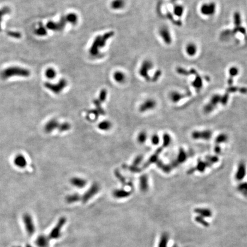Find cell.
Returning a JSON list of instances; mask_svg holds the SVG:
<instances>
[{
    "instance_id": "obj_42",
    "label": "cell",
    "mask_w": 247,
    "mask_h": 247,
    "mask_svg": "<svg viewBox=\"0 0 247 247\" xmlns=\"http://www.w3.org/2000/svg\"><path fill=\"white\" fill-rule=\"evenodd\" d=\"M116 177H118V180H119L123 184H124V183H125V180L124 179V178H123V176L120 173V172H116Z\"/></svg>"
},
{
    "instance_id": "obj_6",
    "label": "cell",
    "mask_w": 247,
    "mask_h": 247,
    "mask_svg": "<svg viewBox=\"0 0 247 247\" xmlns=\"http://www.w3.org/2000/svg\"><path fill=\"white\" fill-rule=\"evenodd\" d=\"M159 34L164 43L167 45H170L172 43V37L169 29L165 26L160 27L159 31Z\"/></svg>"
},
{
    "instance_id": "obj_3",
    "label": "cell",
    "mask_w": 247,
    "mask_h": 247,
    "mask_svg": "<svg viewBox=\"0 0 247 247\" xmlns=\"http://www.w3.org/2000/svg\"><path fill=\"white\" fill-rule=\"evenodd\" d=\"M67 81L65 79L60 80L56 84H52L50 82H46L44 84V86L46 89H48V90L55 94L60 93L62 91V90L67 87Z\"/></svg>"
},
{
    "instance_id": "obj_23",
    "label": "cell",
    "mask_w": 247,
    "mask_h": 247,
    "mask_svg": "<svg viewBox=\"0 0 247 247\" xmlns=\"http://www.w3.org/2000/svg\"><path fill=\"white\" fill-rule=\"evenodd\" d=\"M36 243L39 247H47L48 246V240L44 236H40L37 238Z\"/></svg>"
},
{
    "instance_id": "obj_9",
    "label": "cell",
    "mask_w": 247,
    "mask_h": 247,
    "mask_svg": "<svg viewBox=\"0 0 247 247\" xmlns=\"http://www.w3.org/2000/svg\"><path fill=\"white\" fill-rule=\"evenodd\" d=\"M198 45L195 43H189L185 45V52L189 57H194L198 53Z\"/></svg>"
},
{
    "instance_id": "obj_37",
    "label": "cell",
    "mask_w": 247,
    "mask_h": 247,
    "mask_svg": "<svg viewBox=\"0 0 247 247\" xmlns=\"http://www.w3.org/2000/svg\"><path fill=\"white\" fill-rule=\"evenodd\" d=\"M67 21L66 19L65 16L62 17L60 19V20L59 21V22H57L58 25V28H59V31H62L64 29L65 25L67 24Z\"/></svg>"
},
{
    "instance_id": "obj_16",
    "label": "cell",
    "mask_w": 247,
    "mask_h": 247,
    "mask_svg": "<svg viewBox=\"0 0 247 247\" xmlns=\"http://www.w3.org/2000/svg\"><path fill=\"white\" fill-rule=\"evenodd\" d=\"M246 174V167L244 162H241L237 168L236 173V179L237 180H241L245 177Z\"/></svg>"
},
{
    "instance_id": "obj_32",
    "label": "cell",
    "mask_w": 247,
    "mask_h": 247,
    "mask_svg": "<svg viewBox=\"0 0 247 247\" xmlns=\"http://www.w3.org/2000/svg\"><path fill=\"white\" fill-rule=\"evenodd\" d=\"M70 128H71L70 123H69L68 122H64V123H60L58 130L60 131V132H67V131L69 130L70 129Z\"/></svg>"
},
{
    "instance_id": "obj_1",
    "label": "cell",
    "mask_w": 247,
    "mask_h": 247,
    "mask_svg": "<svg viewBox=\"0 0 247 247\" xmlns=\"http://www.w3.org/2000/svg\"><path fill=\"white\" fill-rule=\"evenodd\" d=\"M31 75L29 70L20 67L13 66L4 69L1 71L0 76L2 79L7 80L12 77H28Z\"/></svg>"
},
{
    "instance_id": "obj_15",
    "label": "cell",
    "mask_w": 247,
    "mask_h": 247,
    "mask_svg": "<svg viewBox=\"0 0 247 247\" xmlns=\"http://www.w3.org/2000/svg\"><path fill=\"white\" fill-rule=\"evenodd\" d=\"M212 135V133L209 130L203 131V132H195L192 134V137L195 139L202 138L205 140H208L210 138Z\"/></svg>"
},
{
    "instance_id": "obj_20",
    "label": "cell",
    "mask_w": 247,
    "mask_h": 247,
    "mask_svg": "<svg viewBox=\"0 0 247 247\" xmlns=\"http://www.w3.org/2000/svg\"><path fill=\"white\" fill-rule=\"evenodd\" d=\"M112 123L108 120H104L98 124V128L100 130L103 131H108L111 129Z\"/></svg>"
},
{
    "instance_id": "obj_33",
    "label": "cell",
    "mask_w": 247,
    "mask_h": 247,
    "mask_svg": "<svg viewBox=\"0 0 247 247\" xmlns=\"http://www.w3.org/2000/svg\"><path fill=\"white\" fill-rule=\"evenodd\" d=\"M56 70L53 68H48L45 71L46 77L50 80L55 79L56 77Z\"/></svg>"
},
{
    "instance_id": "obj_27",
    "label": "cell",
    "mask_w": 247,
    "mask_h": 247,
    "mask_svg": "<svg viewBox=\"0 0 247 247\" xmlns=\"http://www.w3.org/2000/svg\"><path fill=\"white\" fill-rule=\"evenodd\" d=\"M113 78L118 83H122L125 80V76L122 72L116 71L113 74Z\"/></svg>"
},
{
    "instance_id": "obj_38",
    "label": "cell",
    "mask_w": 247,
    "mask_h": 247,
    "mask_svg": "<svg viewBox=\"0 0 247 247\" xmlns=\"http://www.w3.org/2000/svg\"><path fill=\"white\" fill-rule=\"evenodd\" d=\"M142 161V156H141V155L137 156L136 157V158L135 159L134 161H133L132 165H134V166H136V167H138V165H139V164L141 162V161Z\"/></svg>"
},
{
    "instance_id": "obj_29",
    "label": "cell",
    "mask_w": 247,
    "mask_h": 247,
    "mask_svg": "<svg viewBox=\"0 0 247 247\" xmlns=\"http://www.w3.org/2000/svg\"><path fill=\"white\" fill-rule=\"evenodd\" d=\"M34 33L38 36H44L47 34V31L46 28L42 24H40L38 28L34 31Z\"/></svg>"
},
{
    "instance_id": "obj_24",
    "label": "cell",
    "mask_w": 247,
    "mask_h": 247,
    "mask_svg": "<svg viewBox=\"0 0 247 247\" xmlns=\"http://www.w3.org/2000/svg\"><path fill=\"white\" fill-rule=\"evenodd\" d=\"M125 5L124 0H113L111 3V7L115 10L122 9Z\"/></svg>"
},
{
    "instance_id": "obj_35",
    "label": "cell",
    "mask_w": 247,
    "mask_h": 247,
    "mask_svg": "<svg viewBox=\"0 0 247 247\" xmlns=\"http://www.w3.org/2000/svg\"><path fill=\"white\" fill-rule=\"evenodd\" d=\"M107 97V91L105 89H103L101 90L99 94V101L102 103H104Z\"/></svg>"
},
{
    "instance_id": "obj_43",
    "label": "cell",
    "mask_w": 247,
    "mask_h": 247,
    "mask_svg": "<svg viewBox=\"0 0 247 247\" xmlns=\"http://www.w3.org/2000/svg\"><path fill=\"white\" fill-rule=\"evenodd\" d=\"M163 139H164V145H168V144H169V142H170V138L169 137V136H168L167 135H164Z\"/></svg>"
},
{
    "instance_id": "obj_7",
    "label": "cell",
    "mask_w": 247,
    "mask_h": 247,
    "mask_svg": "<svg viewBox=\"0 0 247 247\" xmlns=\"http://www.w3.org/2000/svg\"><path fill=\"white\" fill-rule=\"evenodd\" d=\"M23 220L27 233L30 236L33 235L35 231V227L31 215L28 213L25 214L23 216Z\"/></svg>"
},
{
    "instance_id": "obj_19",
    "label": "cell",
    "mask_w": 247,
    "mask_h": 247,
    "mask_svg": "<svg viewBox=\"0 0 247 247\" xmlns=\"http://www.w3.org/2000/svg\"><path fill=\"white\" fill-rule=\"evenodd\" d=\"M114 34L115 33L113 31H109V32L106 33L103 36H101L100 41V48H102L104 47L108 40H109L110 38L113 37Z\"/></svg>"
},
{
    "instance_id": "obj_13",
    "label": "cell",
    "mask_w": 247,
    "mask_h": 247,
    "mask_svg": "<svg viewBox=\"0 0 247 247\" xmlns=\"http://www.w3.org/2000/svg\"><path fill=\"white\" fill-rule=\"evenodd\" d=\"M101 36H97L96 37L93 42L92 45L89 49L90 54L93 56H96L98 55L100 48V41Z\"/></svg>"
},
{
    "instance_id": "obj_5",
    "label": "cell",
    "mask_w": 247,
    "mask_h": 247,
    "mask_svg": "<svg viewBox=\"0 0 247 247\" xmlns=\"http://www.w3.org/2000/svg\"><path fill=\"white\" fill-rule=\"evenodd\" d=\"M153 67L152 62L150 60H145L142 62L139 70L140 75L147 81H149L150 78L148 75V72Z\"/></svg>"
},
{
    "instance_id": "obj_12",
    "label": "cell",
    "mask_w": 247,
    "mask_h": 247,
    "mask_svg": "<svg viewBox=\"0 0 247 247\" xmlns=\"http://www.w3.org/2000/svg\"><path fill=\"white\" fill-rule=\"evenodd\" d=\"M72 185L77 188H83L87 184V180L79 177H74L70 180Z\"/></svg>"
},
{
    "instance_id": "obj_39",
    "label": "cell",
    "mask_w": 247,
    "mask_h": 247,
    "mask_svg": "<svg viewBox=\"0 0 247 247\" xmlns=\"http://www.w3.org/2000/svg\"><path fill=\"white\" fill-rule=\"evenodd\" d=\"M151 141L153 145H158L160 142V137L156 134H154L151 137Z\"/></svg>"
},
{
    "instance_id": "obj_11",
    "label": "cell",
    "mask_w": 247,
    "mask_h": 247,
    "mask_svg": "<svg viewBox=\"0 0 247 247\" xmlns=\"http://www.w3.org/2000/svg\"><path fill=\"white\" fill-rule=\"evenodd\" d=\"M65 222H66L65 218L62 217L61 219H60V220H59V222L57 224V225L56 226V228H55L52 231V232L50 235V237L52 239H57V237H58L60 236L61 228L62 225L65 224Z\"/></svg>"
},
{
    "instance_id": "obj_18",
    "label": "cell",
    "mask_w": 247,
    "mask_h": 247,
    "mask_svg": "<svg viewBox=\"0 0 247 247\" xmlns=\"http://www.w3.org/2000/svg\"><path fill=\"white\" fill-rule=\"evenodd\" d=\"M14 163L17 167L22 168L26 166L27 161L24 156L22 154H19L14 158Z\"/></svg>"
},
{
    "instance_id": "obj_26",
    "label": "cell",
    "mask_w": 247,
    "mask_h": 247,
    "mask_svg": "<svg viewBox=\"0 0 247 247\" xmlns=\"http://www.w3.org/2000/svg\"><path fill=\"white\" fill-rule=\"evenodd\" d=\"M184 95L177 92H173L170 94V99L173 103H177L181 99L184 98Z\"/></svg>"
},
{
    "instance_id": "obj_21",
    "label": "cell",
    "mask_w": 247,
    "mask_h": 247,
    "mask_svg": "<svg viewBox=\"0 0 247 247\" xmlns=\"http://www.w3.org/2000/svg\"><path fill=\"white\" fill-rule=\"evenodd\" d=\"M185 8L181 5H176L173 7V12L174 14L178 17H181L184 13Z\"/></svg>"
},
{
    "instance_id": "obj_14",
    "label": "cell",
    "mask_w": 247,
    "mask_h": 247,
    "mask_svg": "<svg viewBox=\"0 0 247 247\" xmlns=\"http://www.w3.org/2000/svg\"><path fill=\"white\" fill-rule=\"evenodd\" d=\"M112 195L114 198H128L131 195V192L126 191L123 189H116L113 191Z\"/></svg>"
},
{
    "instance_id": "obj_36",
    "label": "cell",
    "mask_w": 247,
    "mask_h": 247,
    "mask_svg": "<svg viewBox=\"0 0 247 247\" xmlns=\"http://www.w3.org/2000/svg\"><path fill=\"white\" fill-rule=\"evenodd\" d=\"M239 73V68L236 67H232L229 68V73L230 75V77H234L235 76H237Z\"/></svg>"
},
{
    "instance_id": "obj_34",
    "label": "cell",
    "mask_w": 247,
    "mask_h": 247,
    "mask_svg": "<svg viewBox=\"0 0 247 247\" xmlns=\"http://www.w3.org/2000/svg\"><path fill=\"white\" fill-rule=\"evenodd\" d=\"M46 28L53 31H59V28L57 22L50 21L46 24Z\"/></svg>"
},
{
    "instance_id": "obj_10",
    "label": "cell",
    "mask_w": 247,
    "mask_h": 247,
    "mask_svg": "<svg viewBox=\"0 0 247 247\" xmlns=\"http://www.w3.org/2000/svg\"><path fill=\"white\" fill-rule=\"evenodd\" d=\"M60 123L56 119H52L45 124L44 130L47 133H51L54 130L58 129Z\"/></svg>"
},
{
    "instance_id": "obj_31",
    "label": "cell",
    "mask_w": 247,
    "mask_h": 247,
    "mask_svg": "<svg viewBox=\"0 0 247 247\" xmlns=\"http://www.w3.org/2000/svg\"><path fill=\"white\" fill-rule=\"evenodd\" d=\"M93 104L96 106V109L98 111L100 115H105V112L101 107V103L98 99H95L93 100Z\"/></svg>"
},
{
    "instance_id": "obj_4",
    "label": "cell",
    "mask_w": 247,
    "mask_h": 247,
    "mask_svg": "<svg viewBox=\"0 0 247 247\" xmlns=\"http://www.w3.org/2000/svg\"><path fill=\"white\" fill-rule=\"evenodd\" d=\"M99 191H100V185L99 184L97 183H93L92 185L91 186V187L89 188V189L81 197L82 202L84 203H87L95 195H96L99 192Z\"/></svg>"
},
{
    "instance_id": "obj_2",
    "label": "cell",
    "mask_w": 247,
    "mask_h": 247,
    "mask_svg": "<svg viewBox=\"0 0 247 247\" xmlns=\"http://www.w3.org/2000/svg\"><path fill=\"white\" fill-rule=\"evenodd\" d=\"M199 11L203 16L212 17L216 14L217 5L213 1L204 2L200 6Z\"/></svg>"
},
{
    "instance_id": "obj_28",
    "label": "cell",
    "mask_w": 247,
    "mask_h": 247,
    "mask_svg": "<svg viewBox=\"0 0 247 247\" xmlns=\"http://www.w3.org/2000/svg\"><path fill=\"white\" fill-rule=\"evenodd\" d=\"M11 12L10 9L8 6H4L0 9V31H1V22L2 18L7 14H9Z\"/></svg>"
},
{
    "instance_id": "obj_41",
    "label": "cell",
    "mask_w": 247,
    "mask_h": 247,
    "mask_svg": "<svg viewBox=\"0 0 247 247\" xmlns=\"http://www.w3.org/2000/svg\"><path fill=\"white\" fill-rule=\"evenodd\" d=\"M9 36L11 37H14V38H19L21 37V34L18 32H15V31H9L7 33Z\"/></svg>"
},
{
    "instance_id": "obj_40",
    "label": "cell",
    "mask_w": 247,
    "mask_h": 247,
    "mask_svg": "<svg viewBox=\"0 0 247 247\" xmlns=\"http://www.w3.org/2000/svg\"><path fill=\"white\" fill-rule=\"evenodd\" d=\"M128 169H129V171H130L132 172H133V173L140 172L141 171V169H140L138 167L134 166V165H130L129 167H128Z\"/></svg>"
},
{
    "instance_id": "obj_8",
    "label": "cell",
    "mask_w": 247,
    "mask_h": 247,
    "mask_svg": "<svg viewBox=\"0 0 247 247\" xmlns=\"http://www.w3.org/2000/svg\"><path fill=\"white\" fill-rule=\"evenodd\" d=\"M156 101L153 99H149L145 100L139 107V111L140 112H145L150 111L156 106Z\"/></svg>"
},
{
    "instance_id": "obj_30",
    "label": "cell",
    "mask_w": 247,
    "mask_h": 247,
    "mask_svg": "<svg viewBox=\"0 0 247 247\" xmlns=\"http://www.w3.org/2000/svg\"><path fill=\"white\" fill-rule=\"evenodd\" d=\"M147 138H148L147 133L145 131H141L138 135L137 140V141L138 142V143L142 144H144V143L145 142V141L147 140Z\"/></svg>"
},
{
    "instance_id": "obj_25",
    "label": "cell",
    "mask_w": 247,
    "mask_h": 247,
    "mask_svg": "<svg viewBox=\"0 0 247 247\" xmlns=\"http://www.w3.org/2000/svg\"><path fill=\"white\" fill-rule=\"evenodd\" d=\"M65 18L67 22H69L70 24L72 25H76L78 21L77 16L73 13H70L68 14L65 16Z\"/></svg>"
},
{
    "instance_id": "obj_22",
    "label": "cell",
    "mask_w": 247,
    "mask_h": 247,
    "mask_svg": "<svg viewBox=\"0 0 247 247\" xmlns=\"http://www.w3.org/2000/svg\"><path fill=\"white\" fill-rule=\"evenodd\" d=\"M81 196L80 195L77 193H73V194L68 195L65 198V200L68 203L71 204V203H76L79 201L80 200H81Z\"/></svg>"
},
{
    "instance_id": "obj_44",
    "label": "cell",
    "mask_w": 247,
    "mask_h": 247,
    "mask_svg": "<svg viewBox=\"0 0 247 247\" xmlns=\"http://www.w3.org/2000/svg\"><path fill=\"white\" fill-rule=\"evenodd\" d=\"M227 137L225 135H220L219 137H217V141L219 142H221V141H225L227 140Z\"/></svg>"
},
{
    "instance_id": "obj_17",
    "label": "cell",
    "mask_w": 247,
    "mask_h": 247,
    "mask_svg": "<svg viewBox=\"0 0 247 247\" xmlns=\"http://www.w3.org/2000/svg\"><path fill=\"white\" fill-rule=\"evenodd\" d=\"M140 188L141 191H147L149 188L148 178L147 174H142L140 177Z\"/></svg>"
}]
</instances>
